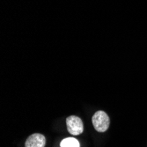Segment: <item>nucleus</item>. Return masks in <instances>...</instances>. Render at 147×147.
Masks as SVG:
<instances>
[{"instance_id": "20e7f679", "label": "nucleus", "mask_w": 147, "mask_h": 147, "mask_svg": "<svg viewBox=\"0 0 147 147\" xmlns=\"http://www.w3.org/2000/svg\"><path fill=\"white\" fill-rule=\"evenodd\" d=\"M61 147H80L78 141L74 138H67L61 142Z\"/></svg>"}, {"instance_id": "f03ea898", "label": "nucleus", "mask_w": 147, "mask_h": 147, "mask_svg": "<svg viewBox=\"0 0 147 147\" xmlns=\"http://www.w3.org/2000/svg\"><path fill=\"white\" fill-rule=\"evenodd\" d=\"M66 124H67L68 131L71 135L78 136L81 134L84 130V125L82 120L78 116L71 115L66 119Z\"/></svg>"}, {"instance_id": "f257e3e1", "label": "nucleus", "mask_w": 147, "mask_h": 147, "mask_svg": "<svg viewBox=\"0 0 147 147\" xmlns=\"http://www.w3.org/2000/svg\"><path fill=\"white\" fill-rule=\"evenodd\" d=\"M110 124L109 115L104 111H97L92 116V125L99 132H105L108 130Z\"/></svg>"}, {"instance_id": "7ed1b4c3", "label": "nucleus", "mask_w": 147, "mask_h": 147, "mask_svg": "<svg viewBox=\"0 0 147 147\" xmlns=\"http://www.w3.org/2000/svg\"><path fill=\"white\" fill-rule=\"evenodd\" d=\"M46 144V138L43 135L35 133L31 135L26 141L25 147H44Z\"/></svg>"}]
</instances>
